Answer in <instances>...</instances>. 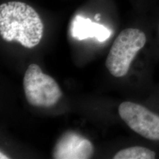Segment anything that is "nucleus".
Returning a JSON list of instances; mask_svg holds the SVG:
<instances>
[{
	"instance_id": "obj_1",
	"label": "nucleus",
	"mask_w": 159,
	"mask_h": 159,
	"mask_svg": "<svg viewBox=\"0 0 159 159\" xmlns=\"http://www.w3.org/2000/svg\"><path fill=\"white\" fill-rule=\"evenodd\" d=\"M43 33L42 21L31 6L21 2L0 5V34L3 40L16 41L32 49L41 42Z\"/></svg>"
},
{
	"instance_id": "obj_2",
	"label": "nucleus",
	"mask_w": 159,
	"mask_h": 159,
	"mask_svg": "<svg viewBox=\"0 0 159 159\" xmlns=\"http://www.w3.org/2000/svg\"><path fill=\"white\" fill-rule=\"evenodd\" d=\"M144 32L136 28H127L119 33L109 51L105 66L113 76L124 77L139 51L146 44Z\"/></svg>"
},
{
	"instance_id": "obj_3",
	"label": "nucleus",
	"mask_w": 159,
	"mask_h": 159,
	"mask_svg": "<svg viewBox=\"0 0 159 159\" xmlns=\"http://www.w3.org/2000/svg\"><path fill=\"white\" fill-rule=\"evenodd\" d=\"M23 86L26 99L30 105L35 107L49 108L56 105L62 97V91L56 81L44 74L35 63L27 67Z\"/></svg>"
},
{
	"instance_id": "obj_4",
	"label": "nucleus",
	"mask_w": 159,
	"mask_h": 159,
	"mask_svg": "<svg viewBox=\"0 0 159 159\" xmlns=\"http://www.w3.org/2000/svg\"><path fill=\"white\" fill-rule=\"evenodd\" d=\"M121 119L135 133L152 141H159V115L138 103L123 102L119 106Z\"/></svg>"
},
{
	"instance_id": "obj_5",
	"label": "nucleus",
	"mask_w": 159,
	"mask_h": 159,
	"mask_svg": "<svg viewBox=\"0 0 159 159\" xmlns=\"http://www.w3.org/2000/svg\"><path fill=\"white\" fill-rule=\"evenodd\" d=\"M92 143L75 131H66L60 137L52 151L55 159H88L94 154Z\"/></svg>"
},
{
	"instance_id": "obj_6",
	"label": "nucleus",
	"mask_w": 159,
	"mask_h": 159,
	"mask_svg": "<svg viewBox=\"0 0 159 159\" xmlns=\"http://www.w3.org/2000/svg\"><path fill=\"white\" fill-rule=\"evenodd\" d=\"M71 35L78 40L95 38L99 42H103L111 36V31L100 24L77 15L72 21Z\"/></svg>"
},
{
	"instance_id": "obj_7",
	"label": "nucleus",
	"mask_w": 159,
	"mask_h": 159,
	"mask_svg": "<svg viewBox=\"0 0 159 159\" xmlns=\"http://www.w3.org/2000/svg\"><path fill=\"white\" fill-rule=\"evenodd\" d=\"M156 153L150 149L142 146H134L116 152L114 159H154Z\"/></svg>"
},
{
	"instance_id": "obj_8",
	"label": "nucleus",
	"mask_w": 159,
	"mask_h": 159,
	"mask_svg": "<svg viewBox=\"0 0 159 159\" xmlns=\"http://www.w3.org/2000/svg\"><path fill=\"white\" fill-rule=\"evenodd\" d=\"M0 156H0V158H1V159H2V158H4V159H5V158H9L8 157L5 156V155H3L2 154V152H1V153H0Z\"/></svg>"
},
{
	"instance_id": "obj_9",
	"label": "nucleus",
	"mask_w": 159,
	"mask_h": 159,
	"mask_svg": "<svg viewBox=\"0 0 159 159\" xmlns=\"http://www.w3.org/2000/svg\"><path fill=\"white\" fill-rule=\"evenodd\" d=\"M158 31H159V26H158Z\"/></svg>"
}]
</instances>
